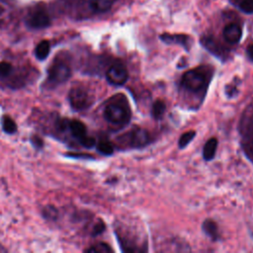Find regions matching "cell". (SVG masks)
Masks as SVG:
<instances>
[{
  "mask_svg": "<svg viewBox=\"0 0 253 253\" xmlns=\"http://www.w3.org/2000/svg\"><path fill=\"white\" fill-rule=\"evenodd\" d=\"M31 141H32V144H33L34 146H36L37 148L42 147V144H43V142H42V138H40V137H39V136H37V135L33 136V137L31 138Z\"/></svg>",
  "mask_w": 253,
  "mask_h": 253,
  "instance_id": "cell-27",
  "label": "cell"
},
{
  "mask_svg": "<svg viewBox=\"0 0 253 253\" xmlns=\"http://www.w3.org/2000/svg\"><path fill=\"white\" fill-rule=\"evenodd\" d=\"M208 84L207 75L205 72L199 69H192L184 73L182 77V85L192 91V92H200L202 91Z\"/></svg>",
  "mask_w": 253,
  "mask_h": 253,
  "instance_id": "cell-2",
  "label": "cell"
},
{
  "mask_svg": "<svg viewBox=\"0 0 253 253\" xmlns=\"http://www.w3.org/2000/svg\"><path fill=\"white\" fill-rule=\"evenodd\" d=\"M196 135V132L194 130H190V131H186L184 132L180 138H179V141H178V144H179V147L182 149V148H185L191 141L192 139L195 137Z\"/></svg>",
  "mask_w": 253,
  "mask_h": 253,
  "instance_id": "cell-19",
  "label": "cell"
},
{
  "mask_svg": "<svg viewBox=\"0 0 253 253\" xmlns=\"http://www.w3.org/2000/svg\"><path fill=\"white\" fill-rule=\"evenodd\" d=\"M79 141L86 148H91V147H93L96 144L95 138H93L91 136H88L87 134L84 137H82L81 139H79Z\"/></svg>",
  "mask_w": 253,
  "mask_h": 253,
  "instance_id": "cell-25",
  "label": "cell"
},
{
  "mask_svg": "<svg viewBox=\"0 0 253 253\" xmlns=\"http://www.w3.org/2000/svg\"><path fill=\"white\" fill-rule=\"evenodd\" d=\"M85 251L88 253H109V252H112L113 249L108 244L101 242L86 249Z\"/></svg>",
  "mask_w": 253,
  "mask_h": 253,
  "instance_id": "cell-21",
  "label": "cell"
},
{
  "mask_svg": "<svg viewBox=\"0 0 253 253\" xmlns=\"http://www.w3.org/2000/svg\"><path fill=\"white\" fill-rule=\"evenodd\" d=\"M203 230L207 235H209L212 240H217L218 239V230H217V225L216 223L211 220V219H206L203 222L202 225Z\"/></svg>",
  "mask_w": 253,
  "mask_h": 253,
  "instance_id": "cell-13",
  "label": "cell"
},
{
  "mask_svg": "<svg viewBox=\"0 0 253 253\" xmlns=\"http://www.w3.org/2000/svg\"><path fill=\"white\" fill-rule=\"evenodd\" d=\"M71 75L70 67L64 62H55L48 69L47 79L52 84H61L68 80Z\"/></svg>",
  "mask_w": 253,
  "mask_h": 253,
  "instance_id": "cell-4",
  "label": "cell"
},
{
  "mask_svg": "<svg viewBox=\"0 0 253 253\" xmlns=\"http://www.w3.org/2000/svg\"><path fill=\"white\" fill-rule=\"evenodd\" d=\"M160 39L165 43L179 44V45H182L187 50H189L192 45V39L187 35H182V34L181 35H177V34L172 35V34L165 33L160 36Z\"/></svg>",
  "mask_w": 253,
  "mask_h": 253,
  "instance_id": "cell-8",
  "label": "cell"
},
{
  "mask_svg": "<svg viewBox=\"0 0 253 253\" xmlns=\"http://www.w3.org/2000/svg\"><path fill=\"white\" fill-rule=\"evenodd\" d=\"M201 43L211 53H213L215 56H221L224 55V49L223 47L216 42L214 39L211 37H205L201 40Z\"/></svg>",
  "mask_w": 253,
  "mask_h": 253,
  "instance_id": "cell-10",
  "label": "cell"
},
{
  "mask_svg": "<svg viewBox=\"0 0 253 253\" xmlns=\"http://www.w3.org/2000/svg\"><path fill=\"white\" fill-rule=\"evenodd\" d=\"M106 77L109 83L115 86H121L125 84L128 78V73L125 65L121 62L112 64L107 70Z\"/></svg>",
  "mask_w": 253,
  "mask_h": 253,
  "instance_id": "cell-5",
  "label": "cell"
},
{
  "mask_svg": "<svg viewBox=\"0 0 253 253\" xmlns=\"http://www.w3.org/2000/svg\"><path fill=\"white\" fill-rule=\"evenodd\" d=\"M0 249H1V245H0Z\"/></svg>",
  "mask_w": 253,
  "mask_h": 253,
  "instance_id": "cell-29",
  "label": "cell"
},
{
  "mask_svg": "<svg viewBox=\"0 0 253 253\" xmlns=\"http://www.w3.org/2000/svg\"><path fill=\"white\" fill-rule=\"evenodd\" d=\"M246 52H247L248 58H249L251 61H253V44L248 45V47H247V49H246Z\"/></svg>",
  "mask_w": 253,
  "mask_h": 253,
  "instance_id": "cell-28",
  "label": "cell"
},
{
  "mask_svg": "<svg viewBox=\"0 0 253 253\" xmlns=\"http://www.w3.org/2000/svg\"><path fill=\"white\" fill-rule=\"evenodd\" d=\"M50 50V43L48 41H42L35 49V54L37 56L38 59L40 60H43L47 57L48 53Z\"/></svg>",
  "mask_w": 253,
  "mask_h": 253,
  "instance_id": "cell-14",
  "label": "cell"
},
{
  "mask_svg": "<svg viewBox=\"0 0 253 253\" xmlns=\"http://www.w3.org/2000/svg\"><path fill=\"white\" fill-rule=\"evenodd\" d=\"M166 111V105L164 103V101L162 100H156L153 104H152V108H151V115L154 119L159 120L161 119Z\"/></svg>",
  "mask_w": 253,
  "mask_h": 253,
  "instance_id": "cell-15",
  "label": "cell"
},
{
  "mask_svg": "<svg viewBox=\"0 0 253 253\" xmlns=\"http://www.w3.org/2000/svg\"><path fill=\"white\" fill-rule=\"evenodd\" d=\"M68 126L72 135L76 137L78 140L86 135V126L82 122L77 120L70 121L68 122Z\"/></svg>",
  "mask_w": 253,
  "mask_h": 253,
  "instance_id": "cell-12",
  "label": "cell"
},
{
  "mask_svg": "<svg viewBox=\"0 0 253 253\" xmlns=\"http://www.w3.org/2000/svg\"><path fill=\"white\" fill-rule=\"evenodd\" d=\"M105 119L114 125H125L129 121L130 110L126 102L109 103L104 111Z\"/></svg>",
  "mask_w": 253,
  "mask_h": 253,
  "instance_id": "cell-1",
  "label": "cell"
},
{
  "mask_svg": "<svg viewBox=\"0 0 253 253\" xmlns=\"http://www.w3.org/2000/svg\"><path fill=\"white\" fill-rule=\"evenodd\" d=\"M105 230V223L103 221H99L95 226H94V229H93V235H98L100 233H102L103 231Z\"/></svg>",
  "mask_w": 253,
  "mask_h": 253,
  "instance_id": "cell-26",
  "label": "cell"
},
{
  "mask_svg": "<svg viewBox=\"0 0 253 253\" xmlns=\"http://www.w3.org/2000/svg\"><path fill=\"white\" fill-rule=\"evenodd\" d=\"M50 24V19L45 11L37 10L30 14L27 19V25L32 29H43L48 27Z\"/></svg>",
  "mask_w": 253,
  "mask_h": 253,
  "instance_id": "cell-7",
  "label": "cell"
},
{
  "mask_svg": "<svg viewBox=\"0 0 253 253\" xmlns=\"http://www.w3.org/2000/svg\"><path fill=\"white\" fill-rule=\"evenodd\" d=\"M240 9L247 14L253 13V0H243L240 3Z\"/></svg>",
  "mask_w": 253,
  "mask_h": 253,
  "instance_id": "cell-24",
  "label": "cell"
},
{
  "mask_svg": "<svg viewBox=\"0 0 253 253\" xmlns=\"http://www.w3.org/2000/svg\"><path fill=\"white\" fill-rule=\"evenodd\" d=\"M13 70V66L11 63L7 61H1L0 62V78H6L8 77Z\"/></svg>",
  "mask_w": 253,
  "mask_h": 253,
  "instance_id": "cell-22",
  "label": "cell"
},
{
  "mask_svg": "<svg viewBox=\"0 0 253 253\" xmlns=\"http://www.w3.org/2000/svg\"><path fill=\"white\" fill-rule=\"evenodd\" d=\"M2 128L6 133L12 134L17 130V125L10 117L4 116L2 119Z\"/></svg>",
  "mask_w": 253,
  "mask_h": 253,
  "instance_id": "cell-18",
  "label": "cell"
},
{
  "mask_svg": "<svg viewBox=\"0 0 253 253\" xmlns=\"http://www.w3.org/2000/svg\"><path fill=\"white\" fill-rule=\"evenodd\" d=\"M243 149L247 157L253 162V131L245 136L243 140Z\"/></svg>",
  "mask_w": 253,
  "mask_h": 253,
  "instance_id": "cell-17",
  "label": "cell"
},
{
  "mask_svg": "<svg viewBox=\"0 0 253 253\" xmlns=\"http://www.w3.org/2000/svg\"><path fill=\"white\" fill-rule=\"evenodd\" d=\"M97 149L104 155H111L114 152V146L112 143L106 140H101L97 143Z\"/></svg>",
  "mask_w": 253,
  "mask_h": 253,
  "instance_id": "cell-20",
  "label": "cell"
},
{
  "mask_svg": "<svg viewBox=\"0 0 253 253\" xmlns=\"http://www.w3.org/2000/svg\"><path fill=\"white\" fill-rule=\"evenodd\" d=\"M126 143L130 147H141L145 145L149 140L148 132L140 127H135L128 131L126 135Z\"/></svg>",
  "mask_w": 253,
  "mask_h": 253,
  "instance_id": "cell-6",
  "label": "cell"
},
{
  "mask_svg": "<svg viewBox=\"0 0 253 253\" xmlns=\"http://www.w3.org/2000/svg\"><path fill=\"white\" fill-rule=\"evenodd\" d=\"M42 214L47 218V219H56L57 217V210L52 207V206H46L43 211H42Z\"/></svg>",
  "mask_w": 253,
  "mask_h": 253,
  "instance_id": "cell-23",
  "label": "cell"
},
{
  "mask_svg": "<svg viewBox=\"0 0 253 253\" xmlns=\"http://www.w3.org/2000/svg\"><path fill=\"white\" fill-rule=\"evenodd\" d=\"M70 106L75 111H83L93 104V97L83 87H73L68 94Z\"/></svg>",
  "mask_w": 253,
  "mask_h": 253,
  "instance_id": "cell-3",
  "label": "cell"
},
{
  "mask_svg": "<svg viewBox=\"0 0 253 253\" xmlns=\"http://www.w3.org/2000/svg\"><path fill=\"white\" fill-rule=\"evenodd\" d=\"M216 147H217V139L215 137L210 138L204 145V149H203L204 159L207 161L212 160L216 152Z\"/></svg>",
  "mask_w": 253,
  "mask_h": 253,
  "instance_id": "cell-11",
  "label": "cell"
},
{
  "mask_svg": "<svg viewBox=\"0 0 253 253\" xmlns=\"http://www.w3.org/2000/svg\"><path fill=\"white\" fill-rule=\"evenodd\" d=\"M242 36V31L239 25L230 23L223 29V38L229 43H237Z\"/></svg>",
  "mask_w": 253,
  "mask_h": 253,
  "instance_id": "cell-9",
  "label": "cell"
},
{
  "mask_svg": "<svg viewBox=\"0 0 253 253\" xmlns=\"http://www.w3.org/2000/svg\"><path fill=\"white\" fill-rule=\"evenodd\" d=\"M115 0H91V7L96 12L108 11Z\"/></svg>",
  "mask_w": 253,
  "mask_h": 253,
  "instance_id": "cell-16",
  "label": "cell"
}]
</instances>
